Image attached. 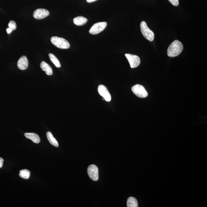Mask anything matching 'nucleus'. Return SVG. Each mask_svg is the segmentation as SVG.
I'll return each mask as SVG.
<instances>
[{
	"label": "nucleus",
	"instance_id": "f257e3e1",
	"mask_svg": "<svg viewBox=\"0 0 207 207\" xmlns=\"http://www.w3.org/2000/svg\"><path fill=\"white\" fill-rule=\"evenodd\" d=\"M183 48V45L182 43L178 40H175L172 43L168 48V55L170 57H177L181 53Z\"/></svg>",
	"mask_w": 207,
	"mask_h": 207
},
{
	"label": "nucleus",
	"instance_id": "f03ea898",
	"mask_svg": "<svg viewBox=\"0 0 207 207\" xmlns=\"http://www.w3.org/2000/svg\"><path fill=\"white\" fill-rule=\"evenodd\" d=\"M51 42L53 44L61 49H68L70 47V44L68 41L63 38L55 36L51 39Z\"/></svg>",
	"mask_w": 207,
	"mask_h": 207
},
{
	"label": "nucleus",
	"instance_id": "7ed1b4c3",
	"mask_svg": "<svg viewBox=\"0 0 207 207\" xmlns=\"http://www.w3.org/2000/svg\"><path fill=\"white\" fill-rule=\"evenodd\" d=\"M140 29L143 35L146 39L150 42H152L154 40V32L149 28L147 24L144 21H142L141 23Z\"/></svg>",
	"mask_w": 207,
	"mask_h": 207
},
{
	"label": "nucleus",
	"instance_id": "20e7f679",
	"mask_svg": "<svg viewBox=\"0 0 207 207\" xmlns=\"http://www.w3.org/2000/svg\"><path fill=\"white\" fill-rule=\"evenodd\" d=\"M133 93L140 98H145L148 95L146 90L142 85H136L132 88Z\"/></svg>",
	"mask_w": 207,
	"mask_h": 207
},
{
	"label": "nucleus",
	"instance_id": "39448f33",
	"mask_svg": "<svg viewBox=\"0 0 207 207\" xmlns=\"http://www.w3.org/2000/svg\"><path fill=\"white\" fill-rule=\"evenodd\" d=\"M107 23L106 22H100L96 23L90 30V34H96L102 32L106 28Z\"/></svg>",
	"mask_w": 207,
	"mask_h": 207
},
{
	"label": "nucleus",
	"instance_id": "423d86ee",
	"mask_svg": "<svg viewBox=\"0 0 207 207\" xmlns=\"http://www.w3.org/2000/svg\"><path fill=\"white\" fill-rule=\"evenodd\" d=\"M88 173L90 178L94 181L99 179V170L97 167L94 165L89 166L88 168Z\"/></svg>",
	"mask_w": 207,
	"mask_h": 207
},
{
	"label": "nucleus",
	"instance_id": "0eeeda50",
	"mask_svg": "<svg viewBox=\"0 0 207 207\" xmlns=\"http://www.w3.org/2000/svg\"><path fill=\"white\" fill-rule=\"evenodd\" d=\"M125 56L129 61L131 68H135L139 66L140 63V60L137 55L126 54Z\"/></svg>",
	"mask_w": 207,
	"mask_h": 207
},
{
	"label": "nucleus",
	"instance_id": "6e6552de",
	"mask_svg": "<svg viewBox=\"0 0 207 207\" xmlns=\"http://www.w3.org/2000/svg\"><path fill=\"white\" fill-rule=\"evenodd\" d=\"M98 91L99 94L104 99L105 101L110 102L111 100V96L106 87L103 85L98 86Z\"/></svg>",
	"mask_w": 207,
	"mask_h": 207
},
{
	"label": "nucleus",
	"instance_id": "1a4fd4ad",
	"mask_svg": "<svg viewBox=\"0 0 207 207\" xmlns=\"http://www.w3.org/2000/svg\"><path fill=\"white\" fill-rule=\"evenodd\" d=\"M49 15V11L44 9H38L34 11L33 17L37 19H44Z\"/></svg>",
	"mask_w": 207,
	"mask_h": 207
},
{
	"label": "nucleus",
	"instance_id": "9d476101",
	"mask_svg": "<svg viewBox=\"0 0 207 207\" xmlns=\"http://www.w3.org/2000/svg\"><path fill=\"white\" fill-rule=\"evenodd\" d=\"M29 62L27 57L23 56L19 59L17 62L18 68L21 70H24L28 67Z\"/></svg>",
	"mask_w": 207,
	"mask_h": 207
},
{
	"label": "nucleus",
	"instance_id": "9b49d317",
	"mask_svg": "<svg viewBox=\"0 0 207 207\" xmlns=\"http://www.w3.org/2000/svg\"><path fill=\"white\" fill-rule=\"evenodd\" d=\"M25 136L27 138L31 140L34 143L39 144L40 142V139L39 135L34 133H26Z\"/></svg>",
	"mask_w": 207,
	"mask_h": 207
},
{
	"label": "nucleus",
	"instance_id": "f8f14e48",
	"mask_svg": "<svg viewBox=\"0 0 207 207\" xmlns=\"http://www.w3.org/2000/svg\"><path fill=\"white\" fill-rule=\"evenodd\" d=\"M40 68L43 71H45L46 74L48 75H52L53 72L52 67L44 61L41 62L40 65Z\"/></svg>",
	"mask_w": 207,
	"mask_h": 207
},
{
	"label": "nucleus",
	"instance_id": "ddd939ff",
	"mask_svg": "<svg viewBox=\"0 0 207 207\" xmlns=\"http://www.w3.org/2000/svg\"><path fill=\"white\" fill-rule=\"evenodd\" d=\"M73 22L77 26H82L86 24L88 19L83 16H78L73 19Z\"/></svg>",
	"mask_w": 207,
	"mask_h": 207
},
{
	"label": "nucleus",
	"instance_id": "4468645a",
	"mask_svg": "<svg viewBox=\"0 0 207 207\" xmlns=\"http://www.w3.org/2000/svg\"><path fill=\"white\" fill-rule=\"evenodd\" d=\"M47 137L48 140L51 144L56 147H58V142L56 139L53 137L51 132H48L47 133Z\"/></svg>",
	"mask_w": 207,
	"mask_h": 207
},
{
	"label": "nucleus",
	"instance_id": "2eb2a0df",
	"mask_svg": "<svg viewBox=\"0 0 207 207\" xmlns=\"http://www.w3.org/2000/svg\"><path fill=\"white\" fill-rule=\"evenodd\" d=\"M126 205H127L128 207H137L138 206L137 200L133 197H129L128 199Z\"/></svg>",
	"mask_w": 207,
	"mask_h": 207
},
{
	"label": "nucleus",
	"instance_id": "dca6fc26",
	"mask_svg": "<svg viewBox=\"0 0 207 207\" xmlns=\"http://www.w3.org/2000/svg\"><path fill=\"white\" fill-rule=\"evenodd\" d=\"M49 57L51 61L53 63L56 67L58 68H60L61 65L60 62L55 55L53 54L50 53L49 54Z\"/></svg>",
	"mask_w": 207,
	"mask_h": 207
},
{
	"label": "nucleus",
	"instance_id": "f3484780",
	"mask_svg": "<svg viewBox=\"0 0 207 207\" xmlns=\"http://www.w3.org/2000/svg\"><path fill=\"white\" fill-rule=\"evenodd\" d=\"M30 172L27 169L21 170L20 171L19 176L23 179H28L30 176Z\"/></svg>",
	"mask_w": 207,
	"mask_h": 207
},
{
	"label": "nucleus",
	"instance_id": "a211bd4d",
	"mask_svg": "<svg viewBox=\"0 0 207 207\" xmlns=\"http://www.w3.org/2000/svg\"><path fill=\"white\" fill-rule=\"evenodd\" d=\"M8 26L9 28L12 30L13 31L15 30L17 28V25L15 22L14 21H10V22L8 24Z\"/></svg>",
	"mask_w": 207,
	"mask_h": 207
},
{
	"label": "nucleus",
	"instance_id": "6ab92c4d",
	"mask_svg": "<svg viewBox=\"0 0 207 207\" xmlns=\"http://www.w3.org/2000/svg\"><path fill=\"white\" fill-rule=\"evenodd\" d=\"M168 1L174 6H178L179 5L178 0H168Z\"/></svg>",
	"mask_w": 207,
	"mask_h": 207
},
{
	"label": "nucleus",
	"instance_id": "aec40b11",
	"mask_svg": "<svg viewBox=\"0 0 207 207\" xmlns=\"http://www.w3.org/2000/svg\"><path fill=\"white\" fill-rule=\"evenodd\" d=\"M4 160L2 158L0 157V168L2 167Z\"/></svg>",
	"mask_w": 207,
	"mask_h": 207
},
{
	"label": "nucleus",
	"instance_id": "412c9836",
	"mask_svg": "<svg viewBox=\"0 0 207 207\" xmlns=\"http://www.w3.org/2000/svg\"><path fill=\"white\" fill-rule=\"evenodd\" d=\"M13 31L10 28H8L6 29L7 32L8 34H10Z\"/></svg>",
	"mask_w": 207,
	"mask_h": 207
},
{
	"label": "nucleus",
	"instance_id": "4be33fe9",
	"mask_svg": "<svg viewBox=\"0 0 207 207\" xmlns=\"http://www.w3.org/2000/svg\"><path fill=\"white\" fill-rule=\"evenodd\" d=\"M97 1V0H86L87 2L88 3H91Z\"/></svg>",
	"mask_w": 207,
	"mask_h": 207
}]
</instances>
